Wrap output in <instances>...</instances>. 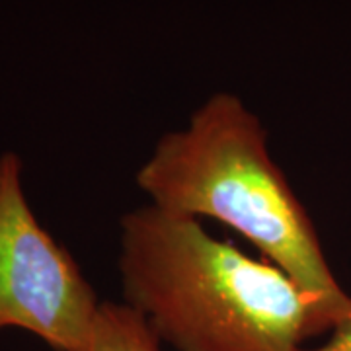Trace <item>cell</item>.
<instances>
[{
    "label": "cell",
    "instance_id": "2",
    "mask_svg": "<svg viewBox=\"0 0 351 351\" xmlns=\"http://www.w3.org/2000/svg\"><path fill=\"white\" fill-rule=\"evenodd\" d=\"M137 184L164 211L237 230L339 320L351 311L311 217L269 154L265 129L237 96L215 94L188 127L164 135Z\"/></svg>",
    "mask_w": 351,
    "mask_h": 351
},
{
    "label": "cell",
    "instance_id": "1",
    "mask_svg": "<svg viewBox=\"0 0 351 351\" xmlns=\"http://www.w3.org/2000/svg\"><path fill=\"white\" fill-rule=\"evenodd\" d=\"M119 271L127 304L176 351H301L339 322L277 265L152 203L121 221Z\"/></svg>",
    "mask_w": 351,
    "mask_h": 351
},
{
    "label": "cell",
    "instance_id": "3",
    "mask_svg": "<svg viewBox=\"0 0 351 351\" xmlns=\"http://www.w3.org/2000/svg\"><path fill=\"white\" fill-rule=\"evenodd\" d=\"M100 302L78 263L32 213L22 160L0 156V330L20 328L55 351H82Z\"/></svg>",
    "mask_w": 351,
    "mask_h": 351
},
{
    "label": "cell",
    "instance_id": "5",
    "mask_svg": "<svg viewBox=\"0 0 351 351\" xmlns=\"http://www.w3.org/2000/svg\"><path fill=\"white\" fill-rule=\"evenodd\" d=\"M301 351H351V311L332 328L330 338L322 346Z\"/></svg>",
    "mask_w": 351,
    "mask_h": 351
},
{
    "label": "cell",
    "instance_id": "4",
    "mask_svg": "<svg viewBox=\"0 0 351 351\" xmlns=\"http://www.w3.org/2000/svg\"><path fill=\"white\" fill-rule=\"evenodd\" d=\"M147 318L127 302H100L82 351H160Z\"/></svg>",
    "mask_w": 351,
    "mask_h": 351
}]
</instances>
